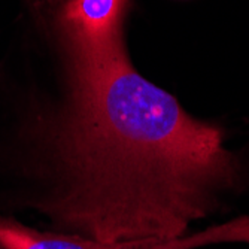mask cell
<instances>
[{
	"label": "cell",
	"mask_w": 249,
	"mask_h": 249,
	"mask_svg": "<svg viewBox=\"0 0 249 249\" xmlns=\"http://www.w3.org/2000/svg\"><path fill=\"white\" fill-rule=\"evenodd\" d=\"M249 243V216L211 225L200 233L170 242H115L105 243L37 230L12 216L0 213V249H197L216 243Z\"/></svg>",
	"instance_id": "7a4b0ae2"
},
{
	"label": "cell",
	"mask_w": 249,
	"mask_h": 249,
	"mask_svg": "<svg viewBox=\"0 0 249 249\" xmlns=\"http://www.w3.org/2000/svg\"><path fill=\"white\" fill-rule=\"evenodd\" d=\"M125 14L58 12L66 91L18 163L12 201L50 231L115 242H170L229 209L249 187L224 130L194 118L134 69Z\"/></svg>",
	"instance_id": "6da1fadb"
},
{
	"label": "cell",
	"mask_w": 249,
	"mask_h": 249,
	"mask_svg": "<svg viewBox=\"0 0 249 249\" xmlns=\"http://www.w3.org/2000/svg\"><path fill=\"white\" fill-rule=\"evenodd\" d=\"M42 2H48V0H42Z\"/></svg>",
	"instance_id": "3957f363"
}]
</instances>
